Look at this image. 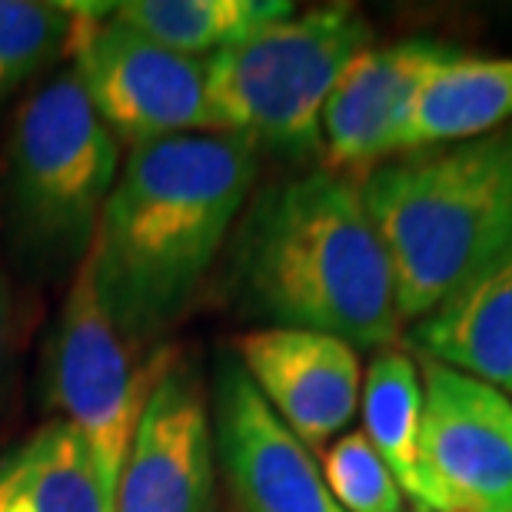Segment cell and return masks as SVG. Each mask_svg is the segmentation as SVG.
Here are the masks:
<instances>
[{
	"label": "cell",
	"instance_id": "obj_12",
	"mask_svg": "<svg viewBox=\"0 0 512 512\" xmlns=\"http://www.w3.org/2000/svg\"><path fill=\"white\" fill-rule=\"evenodd\" d=\"M237 360L266 406L310 453L333 443L360 413V350L340 336L263 326L240 336Z\"/></svg>",
	"mask_w": 512,
	"mask_h": 512
},
{
	"label": "cell",
	"instance_id": "obj_19",
	"mask_svg": "<svg viewBox=\"0 0 512 512\" xmlns=\"http://www.w3.org/2000/svg\"><path fill=\"white\" fill-rule=\"evenodd\" d=\"M323 479L343 512H403L406 496L363 429L333 439L323 456Z\"/></svg>",
	"mask_w": 512,
	"mask_h": 512
},
{
	"label": "cell",
	"instance_id": "obj_1",
	"mask_svg": "<svg viewBox=\"0 0 512 512\" xmlns=\"http://www.w3.org/2000/svg\"><path fill=\"white\" fill-rule=\"evenodd\" d=\"M260 150L233 133H190L127 150L87 266L97 300L130 343L187 313L247 210Z\"/></svg>",
	"mask_w": 512,
	"mask_h": 512
},
{
	"label": "cell",
	"instance_id": "obj_3",
	"mask_svg": "<svg viewBox=\"0 0 512 512\" xmlns=\"http://www.w3.org/2000/svg\"><path fill=\"white\" fill-rule=\"evenodd\" d=\"M356 183L393 266L403 323L512 256V124L399 153Z\"/></svg>",
	"mask_w": 512,
	"mask_h": 512
},
{
	"label": "cell",
	"instance_id": "obj_18",
	"mask_svg": "<svg viewBox=\"0 0 512 512\" xmlns=\"http://www.w3.org/2000/svg\"><path fill=\"white\" fill-rule=\"evenodd\" d=\"M74 27L70 4L0 0V110L67 54Z\"/></svg>",
	"mask_w": 512,
	"mask_h": 512
},
{
	"label": "cell",
	"instance_id": "obj_11",
	"mask_svg": "<svg viewBox=\"0 0 512 512\" xmlns=\"http://www.w3.org/2000/svg\"><path fill=\"white\" fill-rule=\"evenodd\" d=\"M463 54L429 37L370 47L353 60L320 117L323 170L360 180L399 157V140L416 90L446 60Z\"/></svg>",
	"mask_w": 512,
	"mask_h": 512
},
{
	"label": "cell",
	"instance_id": "obj_4",
	"mask_svg": "<svg viewBox=\"0 0 512 512\" xmlns=\"http://www.w3.org/2000/svg\"><path fill=\"white\" fill-rule=\"evenodd\" d=\"M120 163V143L77 77L44 80L7 140L4 230L17 263L40 276L84 263Z\"/></svg>",
	"mask_w": 512,
	"mask_h": 512
},
{
	"label": "cell",
	"instance_id": "obj_15",
	"mask_svg": "<svg viewBox=\"0 0 512 512\" xmlns=\"http://www.w3.org/2000/svg\"><path fill=\"white\" fill-rule=\"evenodd\" d=\"M0 512H114L87 443L50 419L0 456Z\"/></svg>",
	"mask_w": 512,
	"mask_h": 512
},
{
	"label": "cell",
	"instance_id": "obj_10",
	"mask_svg": "<svg viewBox=\"0 0 512 512\" xmlns=\"http://www.w3.org/2000/svg\"><path fill=\"white\" fill-rule=\"evenodd\" d=\"M210 426L233 512H343L313 453L266 406L237 356L217 360Z\"/></svg>",
	"mask_w": 512,
	"mask_h": 512
},
{
	"label": "cell",
	"instance_id": "obj_5",
	"mask_svg": "<svg viewBox=\"0 0 512 512\" xmlns=\"http://www.w3.org/2000/svg\"><path fill=\"white\" fill-rule=\"evenodd\" d=\"M373 27L350 4L313 7L207 57L217 133L250 140L286 160L320 157V117Z\"/></svg>",
	"mask_w": 512,
	"mask_h": 512
},
{
	"label": "cell",
	"instance_id": "obj_20",
	"mask_svg": "<svg viewBox=\"0 0 512 512\" xmlns=\"http://www.w3.org/2000/svg\"><path fill=\"white\" fill-rule=\"evenodd\" d=\"M10 343H14V300H10L4 263H0V403H4L10 376Z\"/></svg>",
	"mask_w": 512,
	"mask_h": 512
},
{
	"label": "cell",
	"instance_id": "obj_2",
	"mask_svg": "<svg viewBox=\"0 0 512 512\" xmlns=\"http://www.w3.org/2000/svg\"><path fill=\"white\" fill-rule=\"evenodd\" d=\"M230 293L270 326L386 350L403 330L393 266L360 183L313 170L263 190L230 237Z\"/></svg>",
	"mask_w": 512,
	"mask_h": 512
},
{
	"label": "cell",
	"instance_id": "obj_16",
	"mask_svg": "<svg viewBox=\"0 0 512 512\" xmlns=\"http://www.w3.org/2000/svg\"><path fill=\"white\" fill-rule=\"evenodd\" d=\"M363 436L380 453L386 469L413 506L436 509L429 486L419 429H423V380L419 363L406 350H376L360 389ZM439 512V509H436Z\"/></svg>",
	"mask_w": 512,
	"mask_h": 512
},
{
	"label": "cell",
	"instance_id": "obj_14",
	"mask_svg": "<svg viewBox=\"0 0 512 512\" xmlns=\"http://www.w3.org/2000/svg\"><path fill=\"white\" fill-rule=\"evenodd\" d=\"M512 124V57L456 54L416 90L399 153L486 137Z\"/></svg>",
	"mask_w": 512,
	"mask_h": 512
},
{
	"label": "cell",
	"instance_id": "obj_17",
	"mask_svg": "<svg viewBox=\"0 0 512 512\" xmlns=\"http://www.w3.org/2000/svg\"><path fill=\"white\" fill-rule=\"evenodd\" d=\"M296 14L286 0H124L110 17L153 44L207 60Z\"/></svg>",
	"mask_w": 512,
	"mask_h": 512
},
{
	"label": "cell",
	"instance_id": "obj_7",
	"mask_svg": "<svg viewBox=\"0 0 512 512\" xmlns=\"http://www.w3.org/2000/svg\"><path fill=\"white\" fill-rule=\"evenodd\" d=\"M153 376L137 370L133 343L104 313L84 256L50 340V406L87 443L110 499Z\"/></svg>",
	"mask_w": 512,
	"mask_h": 512
},
{
	"label": "cell",
	"instance_id": "obj_13",
	"mask_svg": "<svg viewBox=\"0 0 512 512\" xmlns=\"http://www.w3.org/2000/svg\"><path fill=\"white\" fill-rule=\"evenodd\" d=\"M409 346L419 360L512 393V256L416 320Z\"/></svg>",
	"mask_w": 512,
	"mask_h": 512
},
{
	"label": "cell",
	"instance_id": "obj_8",
	"mask_svg": "<svg viewBox=\"0 0 512 512\" xmlns=\"http://www.w3.org/2000/svg\"><path fill=\"white\" fill-rule=\"evenodd\" d=\"M419 449L439 512H512V403L476 376L419 360Z\"/></svg>",
	"mask_w": 512,
	"mask_h": 512
},
{
	"label": "cell",
	"instance_id": "obj_9",
	"mask_svg": "<svg viewBox=\"0 0 512 512\" xmlns=\"http://www.w3.org/2000/svg\"><path fill=\"white\" fill-rule=\"evenodd\" d=\"M114 512H217V449L197 373L163 360L143 399Z\"/></svg>",
	"mask_w": 512,
	"mask_h": 512
},
{
	"label": "cell",
	"instance_id": "obj_6",
	"mask_svg": "<svg viewBox=\"0 0 512 512\" xmlns=\"http://www.w3.org/2000/svg\"><path fill=\"white\" fill-rule=\"evenodd\" d=\"M74 67L90 107L120 147L217 133L207 97V60L153 44L110 17V4H70Z\"/></svg>",
	"mask_w": 512,
	"mask_h": 512
},
{
	"label": "cell",
	"instance_id": "obj_21",
	"mask_svg": "<svg viewBox=\"0 0 512 512\" xmlns=\"http://www.w3.org/2000/svg\"><path fill=\"white\" fill-rule=\"evenodd\" d=\"M403 512H436V509H423V506H413V509H403Z\"/></svg>",
	"mask_w": 512,
	"mask_h": 512
}]
</instances>
